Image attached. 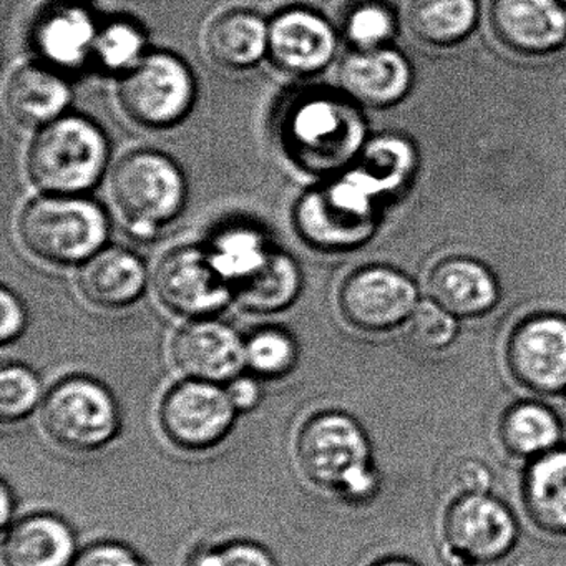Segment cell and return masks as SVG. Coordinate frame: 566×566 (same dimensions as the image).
I'll use <instances>...</instances> for the list:
<instances>
[{
  "label": "cell",
  "instance_id": "cell-1",
  "mask_svg": "<svg viewBox=\"0 0 566 566\" xmlns=\"http://www.w3.org/2000/svg\"><path fill=\"white\" fill-rule=\"evenodd\" d=\"M294 457L304 479L347 502L373 493L374 475L366 433L356 420L336 410L304 420L294 440Z\"/></svg>",
  "mask_w": 566,
  "mask_h": 566
},
{
  "label": "cell",
  "instance_id": "cell-2",
  "mask_svg": "<svg viewBox=\"0 0 566 566\" xmlns=\"http://www.w3.org/2000/svg\"><path fill=\"white\" fill-rule=\"evenodd\" d=\"M281 145L291 161L326 174L346 164L363 140V124L353 105L327 92H307L284 108Z\"/></svg>",
  "mask_w": 566,
  "mask_h": 566
},
{
  "label": "cell",
  "instance_id": "cell-3",
  "mask_svg": "<svg viewBox=\"0 0 566 566\" xmlns=\"http://www.w3.org/2000/svg\"><path fill=\"white\" fill-rule=\"evenodd\" d=\"M18 231L32 256L74 266L104 250L108 218L101 205L81 195H44L25 205Z\"/></svg>",
  "mask_w": 566,
  "mask_h": 566
},
{
  "label": "cell",
  "instance_id": "cell-4",
  "mask_svg": "<svg viewBox=\"0 0 566 566\" xmlns=\"http://www.w3.org/2000/svg\"><path fill=\"white\" fill-rule=\"evenodd\" d=\"M108 140L94 122L64 115L39 128L28 151L32 185L45 195H81L98 184L108 164Z\"/></svg>",
  "mask_w": 566,
  "mask_h": 566
},
{
  "label": "cell",
  "instance_id": "cell-5",
  "mask_svg": "<svg viewBox=\"0 0 566 566\" xmlns=\"http://www.w3.org/2000/svg\"><path fill=\"white\" fill-rule=\"evenodd\" d=\"M112 200L134 237L150 240L180 214L187 181L180 167L157 150L125 155L111 178Z\"/></svg>",
  "mask_w": 566,
  "mask_h": 566
},
{
  "label": "cell",
  "instance_id": "cell-6",
  "mask_svg": "<svg viewBox=\"0 0 566 566\" xmlns=\"http://www.w3.org/2000/svg\"><path fill=\"white\" fill-rule=\"evenodd\" d=\"M41 423L49 440L61 449L92 453L117 439L120 409L101 380L69 376L45 394Z\"/></svg>",
  "mask_w": 566,
  "mask_h": 566
},
{
  "label": "cell",
  "instance_id": "cell-7",
  "mask_svg": "<svg viewBox=\"0 0 566 566\" xmlns=\"http://www.w3.org/2000/svg\"><path fill=\"white\" fill-rule=\"evenodd\" d=\"M380 181L366 171L306 191L294 208V228L304 243L321 251H343L373 230L370 198Z\"/></svg>",
  "mask_w": 566,
  "mask_h": 566
},
{
  "label": "cell",
  "instance_id": "cell-8",
  "mask_svg": "<svg viewBox=\"0 0 566 566\" xmlns=\"http://www.w3.org/2000/svg\"><path fill=\"white\" fill-rule=\"evenodd\" d=\"M197 84L190 67L177 55L155 52L122 75L118 104L135 124L150 130L175 127L190 114Z\"/></svg>",
  "mask_w": 566,
  "mask_h": 566
},
{
  "label": "cell",
  "instance_id": "cell-9",
  "mask_svg": "<svg viewBox=\"0 0 566 566\" xmlns=\"http://www.w3.org/2000/svg\"><path fill=\"white\" fill-rule=\"evenodd\" d=\"M237 409L221 384L184 379L171 386L158 406L161 436L184 452H208L230 436Z\"/></svg>",
  "mask_w": 566,
  "mask_h": 566
},
{
  "label": "cell",
  "instance_id": "cell-10",
  "mask_svg": "<svg viewBox=\"0 0 566 566\" xmlns=\"http://www.w3.org/2000/svg\"><path fill=\"white\" fill-rule=\"evenodd\" d=\"M155 291L170 313L187 319H207L220 313L233 287L211 266L205 248L180 247L168 251L155 271Z\"/></svg>",
  "mask_w": 566,
  "mask_h": 566
},
{
  "label": "cell",
  "instance_id": "cell-11",
  "mask_svg": "<svg viewBox=\"0 0 566 566\" xmlns=\"http://www.w3.org/2000/svg\"><path fill=\"white\" fill-rule=\"evenodd\" d=\"M416 287L403 274L384 266L354 271L337 293L340 316L366 333L392 329L412 314Z\"/></svg>",
  "mask_w": 566,
  "mask_h": 566
},
{
  "label": "cell",
  "instance_id": "cell-12",
  "mask_svg": "<svg viewBox=\"0 0 566 566\" xmlns=\"http://www.w3.org/2000/svg\"><path fill=\"white\" fill-rule=\"evenodd\" d=\"M170 357L184 379L228 384L244 369V340L213 317L188 321L171 339Z\"/></svg>",
  "mask_w": 566,
  "mask_h": 566
},
{
  "label": "cell",
  "instance_id": "cell-13",
  "mask_svg": "<svg viewBox=\"0 0 566 566\" xmlns=\"http://www.w3.org/2000/svg\"><path fill=\"white\" fill-rule=\"evenodd\" d=\"M490 25L502 45L525 57L552 54L566 42L559 0H493Z\"/></svg>",
  "mask_w": 566,
  "mask_h": 566
},
{
  "label": "cell",
  "instance_id": "cell-14",
  "mask_svg": "<svg viewBox=\"0 0 566 566\" xmlns=\"http://www.w3.org/2000/svg\"><path fill=\"white\" fill-rule=\"evenodd\" d=\"M509 363L520 382L538 392L566 386V321L542 316L525 321L510 337Z\"/></svg>",
  "mask_w": 566,
  "mask_h": 566
},
{
  "label": "cell",
  "instance_id": "cell-15",
  "mask_svg": "<svg viewBox=\"0 0 566 566\" xmlns=\"http://www.w3.org/2000/svg\"><path fill=\"white\" fill-rule=\"evenodd\" d=\"M336 34L326 19L307 9L281 12L270 24L268 57L290 75H314L336 54Z\"/></svg>",
  "mask_w": 566,
  "mask_h": 566
},
{
  "label": "cell",
  "instance_id": "cell-16",
  "mask_svg": "<svg viewBox=\"0 0 566 566\" xmlns=\"http://www.w3.org/2000/svg\"><path fill=\"white\" fill-rule=\"evenodd\" d=\"M446 539L469 562L489 563L509 552L515 523L505 506L475 493L460 499L446 518Z\"/></svg>",
  "mask_w": 566,
  "mask_h": 566
},
{
  "label": "cell",
  "instance_id": "cell-17",
  "mask_svg": "<svg viewBox=\"0 0 566 566\" xmlns=\"http://www.w3.org/2000/svg\"><path fill=\"white\" fill-rule=\"evenodd\" d=\"M98 28L84 6L65 2L48 9L32 29V48L42 64L55 71H75L94 57Z\"/></svg>",
  "mask_w": 566,
  "mask_h": 566
},
{
  "label": "cell",
  "instance_id": "cell-18",
  "mask_svg": "<svg viewBox=\"0 0 566 566\" xmlns=\"http://www.w3.org/2000/svg\"><path fill=\"white\" fill-rule=\"evenodd\" d=\"M77 555L74 530L54 513H32L6 528L4 566H72Z\"/></svg>",
  "mask_w": 566,
  "mask_h": 566
},
{
  "label": "cell",
  "instance_id": "cell-19",
  "mask_svg": "<svg viewBox=\"0 0 566 566\" xmlns=\"http://www.w3.org/2000/svg\"><path fill=\"white\" fill-rule=\"evenodd\" d=\"M347 97L369 107H389L406 95L410 69L406 59L389 49H369L347 55L337 72Z\"/></svg>",
  "mask_w": 566,
  "mask_h": 566
},
{
  "label": "cell",
  "instance_id": "cell-20",
  "mask_svg": "<svg viewBox=\"0 0 566 566\" xmlns=\"http://www.w3.org/2000/svg\"><path fill=\"white\" fill-rule=\"evenodd\" d=\"M147 270L144 261L124 248H104L82 264L78 290L102 310L130 306L144 294Z\"/></svg>",
  "mask_w": 566,
  "mask_h": 566
},
{
  "label": "cell",
  "instance_id": "cell-21",
  "mask_svg": "<svg viewBox=\"0 0 566 566\" xmlns=\"http://www.w3.org/2000/svg\"><path fill=\"white\" fill-rule=\"evenodd\" d=\"M72 92L61 72L45 64L15 69L6 87V108L22 127L42 128L64 117Z\"/></svg>",
  "mask_w": 566,
  "mask_h": 566
},
{
  "label": "cell",
  "instance_id": "cell-22",
  "mask_svg": "<svg viewBox=\"0 0 566 566\" xmlns=\"http://www.w3.org/2000/svg\"><path fill=\"white\" fill-rule=\"evenodd\" d=\"M430 300L452 316H479L496 301L492 274L467 258H450L433 268L427 283Z\"/></svg>",
  "mask_w": 566,
  "mask_h": 566
},
{
  "label": "cell",
  "instance_id": "cell-23",
  "mask_svg": "<svg viewBox=\"0 0 566 566\" xmlns=\"http://www.w3.org/2000/svg\"><path fill=\"white\" fill-rule=\"evenodd\" d=\"M270 24L250 11L218 15L207 31L205 49L211 62L227 71H248L268 57Z\"/></svg>",
  "mask_w": 566,
  "mask_h": 566
},
{
  "label": "cell",
  "instance_id": "cell-24",
  "mask_svg": "<svg viewBox=\"0 0 566 566\" xmlns=\"http://www.w3.org/2000/svg\"><path fill=\"white\" fill-rule=\"evenodd\" d=\"M300 266L286 253L273 251L270 260L250 280L234 287L240 306L251 314H276L287 310L301 293Z\"/></svg>",
  "mask_w": 566,
  "mask_h": 566
},
{
  "label": "cell",
  "instance_id": "cell-25",
  "mask_svg": "<svg viewBox=\"0 0 566 566\" xmlns=\"http://www.w3.org/2000/svg\"><path fill=\"white\" fill-rule=\"evenodd\" d=\"M205 250L211 266L233 290L254 276L273 253L261 231L244 224L224 228Z\"/></svg>",
  "mask_w": 566,
  "mask_h": 566
},
{
  "label": "cell",
  "instance_id": "cell-26",
  "mask_svg": "<svg viewBox=\"0 0 566 566\" xmlns=\"http://www.w3.org/2000/svg\"><path fill=\"white\" fill-rule=\"evenodd\" d=\"M476 0H410L413 35L436 48L459 44L475 28Z\"/></svg>",
  "mask_w": 566,
  "mask_h": 566
},
{
  "label": "cell",
  "instance_id": "cell-27",
  "mask_svg": "<svg viewBox=\"0 0 566 566\" xmlns=\"http://www.w3.org/2000/svg\"><path fill=\"white\" fill-rule=\"evenodd\" d=\"M526 502L539 525L566 530V452L539 460L526 479Z\"/></svg>",
  "mask_w": 566,
  "mask_h": 566
},
{
  "label": "cell",
  "instance_id": "cell-28",
  "mask_svg": "<svg viewBox=\"0 0 566 566\" xmlns=\"http://www.w3.org/2000/svg\"><path fill=\"white\" fill-rule=\"evenodd\" d=\"M297 357L296 340L277 327L258 331L244 340V367L260 380H280L290 376Z\"/></svg>",
  "mask_w": 566,
  "mask_h": 566
},
{
  "label": "cell",
  "instance_id": "cell-29",
  "mask_svg": "<svg viewBox=\"0 0 566 566\" xmlns=\"http://www.w3.org/2000/svg\"><path fill=\"white\" fill-rule=\"evenodd\" d=\"M503 439L516 453L532 455L556 442L558 423L548 410L525 403L510 410L503 422Z\"/></svg>",
  "mask_w": 566,
  "mask_h": 566
},
{
  "label": "cell",
  "instance_id": "cell-30",
  "mask_svg": "<svg viewBox=\"0 0 566 566\" xmlns=\"http://www.w3.org/2000/svg\"><path fill=\"white\" fill-rule=\"evenodd\" d=\"M147 38L138 25L128 21H114L98 31L94 59L114 74L125 75L145 57Z\"/></svg>",
  "mask_w": 566,
  "mask_h": 566
},
{
  "label": "cell",
  "instance_id": "cell-31",
  "mask_svg": "<svg viewBox=\"0 0 566 566\" xmlns=\"http://www.w3.org/2000/svg\"><path fill=\"white\" fill-rule=\"evenodd\" d=\"M44 387L31 367L8 364L0 374V417L4 423L22 422L41 409Z\"/></svg>",
  "mask_w": 566,
  "mask_h": 566
},
{
  "label": "cell",
  "instance_id": "cell-32",
  "mask_svg": "<svg viewBox=\"0 0 566 566\" xmlns=\"http://www.w3.org/2000/svg\"><path fill=\"white\" fill-rule=\"evenodd\" d=\"M396 22L386 6L364 2L347 15L346 34L357 51L380 49L392 38Z\"/></svg>",
  "mask_w": 566,
  "mask_h": 566
},
{
  "label": "cell",
  "instance_id": "cell-33",
  "mask_svg": "<svg viewBox=\"0 0 566 566\" xmlns=\"http://www.w3.org/2000/svg\"><path fill=\"white\" fill-rule=\"evenodd\" d=\"M190 566H277L264 546L248 539H233L200 549Z\"/></svg>",
  "mask_w": 566,
  "mask_h": 566
},
{
  "label": "cell",
  "instance_id": "cell-34",
  "mask_svg": "<svg viewBox=\"0 0 566 566\" xmlns=\"http://www.w3.org/2000/svg\"><path fill=\"white\" fill-rule=\"evenodd\" d=\"M412 343L423 349H440L455 336V321L436 303H423L412 314L409 326Z\"/></svg>",
  "mask_w": 566,
  "mask_h": 566
},
{
  "label": "cell",
  "instance_id": "cell-35",
  "mask_svg": "<svg viewBox=\"0 0 566 566\" xmlns=\"http://www.w3.org/2000/svg\"><path fill=\"white\" fill-rule=\"evenodd\" d=\"M72 566H148L138 553L117 542L92 543L78 552Z\"/></svg>",
  "mask_w": 566,
  "mask_h": 566
},
{
  "label": "cell",
  "instance_id": "cell-36",
  "mask_svg": "<svg viewBox=\"0 0 566 566\" xmlns=\"http://www.w3.org/2000/svg\"><path fill=\"white\" fill-rule=\"evenodd\" d=\"M2 304V343H14L24 333L28 316H25L24 304L8 287L0 294Z\"/></svg>",
  "mask_w": 566,
  "mask_h": 566
},
{
  "label": "cell",
  "instance_id": "cell-37",
  "mask_svg": "<svg viewBox=\"0 0 566 566\" xmlns=\"http://www.w3.org/2000/svg\"><path fill=\"white\" fill-rule=\"evenodd\" d=\"M228 397L238 413L251 412L260 406L263 390H261L260 379L254 376H238L224 384Z\"/></svg>",
  "mask_w": 566,
  "mask_h": 566
},
{
  "label": "cell",
  "instance_id": "cell-38",
  "mask_svg": "<svg viewBox=\"0 0 566 566\" xmlns=\"http://www.w3.org/2000/svg\"><path fill=\"white\" fill-rule=\"evenodd\" d=\"M450 483H452L450 489L453 492L475 495V493L485 490L486 483H489V472L480 463L467 460V462L460 463L452 470Z\"/></svg>",
  "mask_w": 566,
  "mask_h": 566
},
{
  "label": "cell",
  "instance_id": "cell-39",
  "mask_svg": "<svg viewBox=\"0 0 566 566\" xmlns=\"http://www.w3.org/2000/svg\"><path fill=\"white\" fill-rule=\"evenodd\" d=\"M12 505H14V500H12L11 489H9L8 483H2V526L8 528L11 525V516H12Z\"/></svg>",
  "mask_w": 566,
  "mask_h": 566
},
{
  "label": "cell",
  "instance_id": "cell-40",
  "mask_svg": "<svg viewBox=\"0 0 566 566\" xmlns=\"http://www.w3.org/2000/svg\"><path fill=\"white\" fill-rule=\"evenodd\" d=\"M374 566H412V565H410V563L397 562V559H392V562H382V563H379V565H374Z\"/></svg>",
  "mask_w": 566,
  "mask_h": 566
}]
</instances>
